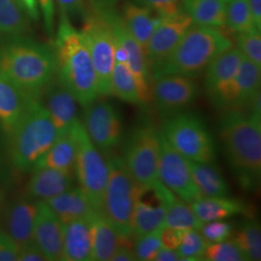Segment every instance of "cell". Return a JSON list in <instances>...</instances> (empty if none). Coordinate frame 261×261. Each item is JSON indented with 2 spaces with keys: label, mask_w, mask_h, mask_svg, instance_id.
Returning <instances> with one entry per match:
<instances>
[{
  "label": "cell",
  "mask_w": 261,
  "mask_h": 261,
  "mask_svg": "<svg viewBox=\"0 0 261 261\" xmlns=\"http://www.w3.org/2000/svg\"><path fill=\"white\" fill-rule=\"evenodd\" d=\"M219 136L228 166L240 188L256 191L261 179V116L242 110H225Z\"/></svg>",
  "instance_id": "1"
},
{
  "label": "cell",
  "mask_w": 261,
  "mask_h": 261,
  "mask_svg": "<svg viewBox=\"0 0 261 261\" xmlns=\"http://www.w3.org/2000/svg\"><path fill=\"white\" fill-rule=\"evenodd\" d=\"M56 76L83 107L98 99L97 76L81 30L60 12L55 41Z\"/></svg>",
  "instance_id": "2"
},
{
  "label": "cell",
  "mask_w": 261,
  "mask_h": 261,
  "mask_svg": "<svg viewBox=\"0 0 261 261\" xmlns=\"http://www.w3.org/2000/svg\"><path fill=\"white\" fill-rule=\"evenodd\" d=\"M6 38L0 45V72L28 93L41 96L56 77L55 48L24 35Z\"/></svg>",
  "instance_id": "3"
},
{
  "label": "cell",
  "mask_w": 261,
  "mask_h": 261,
  "mask_svg": "<svg viewBox=\"0 0 261 261\" xmlns=\"http://www.w3.org/2000/svg\"><path fill=\"white\" fill-rule=\"evenodd\" d=\"M233 43L223 30L193 24L173 51L152 72V81L165 75L196 77Z\"/></svg>",
  "instance_id": "4"
},
{
  "label": "cell",
  "mask_w": 261,
  "mask_h": 261,
  "mask_svg": "<svg viewBox=\"0 0 261 261\" xmlns=\"http://www.w3.org/2000/svg\"><path fill=\"white\" fill-rule=\"evenodd\" d=\"M58 133L41 98L30 105L9 135L10 158L19 170H32L55 142Z\"/></svg>",
  "instance_id": "5"
},
{
  "label": "cell",
  "mask_w": 261,
  "mask_h": 261,
  "mask_svg": "<svg viewBox=\"0 0 261 261\" xmlns=\"http://www.w3.org/2000/svg\"><path fill=\"white\" fill-rule=\"evenodd\" d=\"M108 165V182L101 211L111 222L123 241L133 236L132 217L140 185L132 176L121 156L114 150L103 153Z\"/></svg>",
  "instance_id": "6"
},
{
  "label": "cell",
  "mask_w": 261,
  "mask_h": 261,
  "mask_svg": "<svg viewBox=\"0 0 261 261\" xmlns=\"http://www.w3.org/2000/svg\"><path fill=\"white\" fill-rule=\"evenodd\" d=\"M122 159L140 186H155L159 178L161 134L150 121H141L123 138Z\"/></svg>",
  "instance_id": "7"
},
{
  "label": "cell",
  "mask_w": 261,
  "mask_h": 261,
  "mask_svg": "<svg viewBox=\"0 0 261 261\" xmlns=\"http://www.w3.org/2000/svg\"><path fill=\"white\" fill-rule=\"evenodd\" d=\"M160 132L168 143L194 162H213L216 143L204 121L193 112H180L165 118Z\"/></svg>",
  "instance_id": "8"
},
{
  "label": "cell",
  "mask_w": 261,
  "mask_h": 261,
  "mask_svg": "<svg viewBox=\"0 0 261 261\" xmlns=\"http://www.w3.org/2000/svg\"><path fill=\"white\" fill-rule=\"evenodd\" d=\"M73 133L75 142L74 172L80 188L89 197L95 210L101 211L109 175L106 159L80 120L73 126Z\"/></svg>",
  "instance_id": "9"
},
{
  "label": "cell",
  "mask_w": 261,
  "mask_h": 261,
  "mask_svg": "<svg viewBox=\"0 0 261 261\" xmlns=\"http://www.w3.org/2000/svg\"><path fill=\"white\" fill-rule=\"evenodd\" d=\"M93 62L99 96L112 95L111 84L114 66V37L112 28L97 10H88L81 30Z\"/></svg>",
  "instance_id": "10"
},
{
  "label": "cell",
  "mask_w": 261,
  "mask_h": 261,
  "mask_svg": "<svg viewBox=\"0 0 261 261\" xmlns=\"http://www.w3.org/2000/svg\"><path fill=\"white\" fill-rule=\"evenodd\" d=\"M97 10L112 28L114 41L123 48L127 56V65L136 81L140 106H146L152 101V75L144 50L126 28L120 13L113 6Z\"/></svg>",
  "instance_id": "11"
},
{
  "label": "cell",
  "mask_w": 261,
  "mask_h": 261,
  "mask_svg": "<svg viewBox=\"0 0 261 261\" xmlns=\"http://www.w3.org/2000/svg\"><path fill=\"white\" fill-rule=\"evenodd\" d=\"M242 54L231 47L221 54L205 70V90L211 103L221 110H233L235 77L242 61Z\"/></svg>",
  "instance_id": "12"
},
{
  "label": "cell",
  "mask_w": 261,
  "mask_h": 261,
  "mask_svg": "<svg viewBox=\"0 0 261 261\" xmlns=\"http://www.w3.org/2000/svg\"><path fill=\"white\" fill-rule=\"evenodd\" d=\"M84 129L102 153L115 149L123 140L121 113L111 102L97 101L84 106Z\"/></svg>",
  "instance_id": "13"
},
{
  "label": "cell",
  "mask_w": 261,
  "mask_h": 261,
  "mask_svg": "<svg viewBox=\"0 0 261 261\" xmlns=\"http://www.w3.org/2000/svg\"><path fill=\"white\" fill-rule=\"evenodd\" d=\"M158 172L161 182L187 203L191 204L202 196L194 181L189 160L174 149L162 134Z\"/></svg>",
  "instance_id": "14"
},
{
  "label": "cell",
  "mask_w": 261,
  "mask_h": 261,
  "mask_svg": "<svg viewBox=\"0 0 261 261\" xmlns=\"http://www.w3.org/2000/svg\"><path fill=\"white\" fill-rule=\"evenodd\" d=\"M175 196L162 182L155 186L140 185L132 217L133 236L138 237L161 228L168 204Z\"/></svg>",
  "instance_id": "15"
},
{
  "label": "cell",
  "mask_w": 261,
  "mask_h": 261,
  "mask_svg": "<svg viewBox=\"0 0 261 261\" xmlns=\"http://www.w3.org/2000/svg\"><path fill=\"white\" fill-rule=\"evenodd\" d=\"M151 93L158 112L166 118L194 103L200 89L194 77L165 75L153 79Z\"/></svg>",
  "instance_id": "16"
},
{
  "label": "cell",
  "mask_w": 261,
  "mask_h": 261,
  "mask_svg": "<svg viewBox=\"0 0 261 261\" xmlns=\"http://www.w3.org/2000/svg\"><path fill=\"white\" fill-rule=\"evenodd\" d=\"M194 21L183 11L179 14L161 17L146 49V58L152 72L176 47Z\"/></svg>",
  "instance_id": "17"
},
{
  "label": "cell",
  "mask_w": 261,
  "mask_h": 261,
  "mask_svg": "<svg viewBox=\"0 0 261 261\" xmlns=\"http://www.w3.org/2000/svg\"><path fill=\"white\" fill-rule=\"evenodd\" d=\"M64 224L43 201L38 202V212L33 231L35 244L47 260H62Z\"/></svg>",
  "instance_id": "18"
},
{
  "label": "cell",
  "mask_w": 261,
  "mask_h": 261,
  "mask_svg": "<svg viewBox=\"0 0 261 261\" xmlns=\"http://www.w3.org/2000/svg\"><path fill=\"white\" fill-rule=\"evenodd\" d=\"M39 98L41 96L28 93L0 72V125L8 136Z\"/></svg>",
  "instance_id": "19"
},
{
  "label": "cell",
  "mask_w": 261,
  "mask_h": 261,
  "mask_svg": "<svg viewBox=\"0 0 261 261\" xmlns=\"http://www.w3.org/2000/svg\"><path fill=\"white\" fill-rule=\"evenodd\" d=\"M46 100L43 103L58 134L71 130L77 121L76 100L57 76L45 87Z\"/></svg>",
  "instance_id": "20"
},
{
  "label": "cell",
  "mask_w": 261,
  "mask_h": 261,
  "mask_svg": "<svg viewBox=\"0 0 261 261\" xmlns=\"http://www.w3.org/2000/svg\"><path fill=\"white\" fill-rule=\"evenodd\" d=\"M56 217L68 224L77 220L89 219L95 211L89 197L81 188H71L58 196L44 200Z\"/></svg>",
  "instance_id": "21"
},
{
  "label": "cell",
  "mask_w": 261,
  "mask_h": 261,
  "mask_svg": "<svg viewBox=\"0 0 261 261\" xmlns=\"http://www.w3.org/2000/svg\"><path fill=\"white\" fill-rule=\"evenodd\" d=\"M38 212V202L19 200L14 202L5 217V232L19 245L24 247L33 243V231Z\"/></svg>",
  "instance_id": "22"
},
{
  "label": "cell",
  "mask_w": 261,
  "mask_h": 261,
  "mask_svg": "<svg viewBox=\"0 0 261 261\" xmlns=\"http://www.w3.org/2000/svg\"><path fill=\"white\" fill-rule=\"evenodd\" d=\"M91 231V260L110 261L123 239L102 211L89 218Z\"/></svg>",
  "instance_id": "23"
},
{
  "label": "cell",
  "mask_w": 261,
  "mask_h": 261,
  "mask_svg": "<svg viewBox=\"0 0 261 261\" xmlns=\"http://www.w3.org/2000/svg\"><path fill=\"white\" fill-rule=\"evenodd\" d=\"M27 191L32 198L44 201L71 189L74 183L73 173H67L54 168L33 169Z\"/></svg>",
  "instance_id": "24"
},
{
  "label": "cell",
  "mask_w": 261,
  "mask_h": 261,
  "mask_svg": "<svg viewBox=\"0 0 261 261\" xmlns=\"http://www.w3.org/2000/svg\"><path fill=\"white\" fill-rule=\"evenodd\" d=\"M120 16L130 35L140 44L146 56L150 38L158 25L161 17L153 11L135 2L125 3Z\"/></svg>",
  "instance_id": "25"
},
{
  "label": "cell",
  "mask_w": 261,
  "mask_h": 261,
  "mask_svg": "<svg viewBox=\"0 0 261 261\" xmlns=\"http://www.w3.org/2000/svg\"><path fill=\"white\" fill-rule=\"evenodd\" d=\"M197 218L204 224L212 221H222L232 216L250 214L242 200L224 196H201L191 203Z\"/></svg>",
  "instance_id": "26"
},
{
  "label": "cell",
  "mask_w": 261,
  "mask_h": 261,
  "mask_svg": "<svg viewBox=\"0 0 261 261\" xmlns=\"http://www.w3.org/2000/svg\"><path fill=\"white\" fill-rule=\"evenodd\" d=\"M63 261L91 260V231L89 219L64 224Z\"/></svg>",
  "instance_id": "27"
},
{
  "label": "cell",
  "mask_w": 261,
  "mask_h": 261,
  "mask_svg": "<svg viewBox=\"0 0 261 261\" xmlns=\"http://www.w3.org/2000/svg\"><path fill=\"white\" fill-rule=\"evenodd\" d=\"M75 142L73 127L71 130L58 134L49 149L38 160L33 169L48 168L67 173L74 172Z\"/></svg>",
  "instance_id": "28"
},
{
  "label": "cell",
  "mask_w": 261,
  "mask_h": 261,
  "mask_svg": "<svg viewBox=\"0 0 261 261\" xmlns=\"http://www.w3.org/2000/svg\"><path fill=\"white\" fill-rule=\"evenodd\" d=\"M261 67L243 56L235 77V107L233 110L248 111L253 100L260 95Z\"/></svg>",
  "instance_id": "29"
},
{
  "label": "cell",
  "mask_w": 261,
  "mask_h": 261,
  "mask_svg": "<svg viewBox=\"0 0 261 261\" xmlns=\"http://www.w3.org/2000/svg\"><path fill=\"white\" fill-rule=\"evenodd\" d=\"M183 11L195 24L223 30L225 25V0H183Z\"/></svg>",
  "instance_id": "30"
},
{
  "label": "cell",
  "mask_w": 261,
  "mask_h": 261,
  "mask_svg": "<svg viewBox=\"0 0 261 261\" xmlns=\"http://www.w3.org/2000/svg\"><path fill=\"white\" fill-rule=\"evenodd\" d=\"M189 160V159H188ZM191 172L202 196H224L229 188L221 169L213 162H194L189 160Z\"/></svg>",
  "instance_id": "31"
},
{
  "label": "cell",
  "mask_w": 261,
  "mask_h": 261,
  "mask_svg": "<svg viewBox=\"0 0 261 261\" xmlns=\"http://www.w3.org/2000/svg\"><path fill=\"white\" fill-rule=\"evenodd\" d=\"M111 91L112 95H114L121 101L140 106L137 84L127 63L114 61Z\"/></svg>",
  "instance_id": "32"
},
{
  "label": "cell",
  "mask_w": 261,
  "mask_h": 261,
  "mask_svg": "<svg viewBox=\"0 0 261 261\" xmlns=\"http://www.w3.org/2000/svg\"><path fill=\"white\" fill-rule=\"evenodd\" d=\"M28 28L27 14L16 0H0V34L24 35Z\"/></svg>",
  "instance_id": "33"
},
{
  "label": "cell",
  "mask_w": 261,
  "mask_h": 261,
  "mask_svg": "<svg viewBox=\"0 0 261 261\" xmlns=\"http://www.w3.org/2000/svg\"><path fill=\"white\" fill-rule=\"evenodd\" d=\"M247 260L261 259V229L259 223L251 219L244 222L233 237Z\"/></svg>",
  "instance_id": "34"
},
{
  "label": "cell",
  "mask_w": 261,
  "mask_h": 261,
  "mask_svg": "<svg viewBox=\"0 0 261 261\" xmlns=\"http://www.w3.org/2000/svg\"><path fill=\"white\" fill-rule=\"evenodd\" d=\"M225 25L234 34L260 30L254 23L247 0L225 1Z\"/></svg>",
  "instance_id": "35"
},
{
  "label": "cell",
  "mask_w": 261,
  "mask_h": 261,
  "mask_svg": "<svg viewBox=\"0 0 261 261\" xmlns=\"http://www.w3.org/2000/svg\"><path fill=\"white\" fill-rule=\"evenodd\" d=\"M202 224L203 223L195 214L191 204L176 196L168 204L163 226L199 230Z\"/></svg>",
  "instance_id": "36"
},
{
  "label": "cell",
  "mask_w": 261,
  "mask_h": 261,
  "mask_svg": "<svg viewBox=\"0 0 261 261\" xmlns=\"http://www.w3.org/2000/svg\"><path fill=\"white\" fill-rule=\"evenodd\" d=\"M209 244L198 229L191 228L187 229L176 251L181 260H203V254Z\"/></svg>",
  "instance_id": "37"
},
{
  "label": "cell",
  "mask_w": 261,
  "mask_h": 261,
  "mask_svg": "<svg viewBox=\"0 0 261 261\" xmlns=\"http://www.w3.org/2000/svg\"><path fill=\"white\" fill-rule=\"evenodd\" d=\"M203 260L246 261L247 258L233 239L210 243L203 254Z\"/></svg>",
  "instance_id": "38"
},
{
  "label": "cell",
  "mask_w": 261,
  "mask_h": 261,
  "mask_svg": "<svg viewBox=\"0 0 261 261\" xmlns=\"http://www.w3.org/2000/svg\"><path fill=\"white\" fill-rule=\"evenodd\" d=\"M236 35V47L244 57L261 67V31L238 33Z\"/></svg>",
  "instance_id": "39"
},
{
  "label": "cell",
  "mask_w": 261,
  "mask_h": 261,
  "mask_svg": "<svg viewBox=\"0 0 261 261\" xmlns=\"http://www.w3.org/2000/svg\"><path fill=\"white\" fill-rule=\"evenodd\" d=\"M161 228L136 237L133 249L137 260L153 261L156 253L163 246L160 237Z\"/></svg>",
  "instance_id": "40"
},
{
  "label": "cell",
  "mask_w": 261,
  "mask_h": 261,
  "mask_svg": "<svg viewBox=\"0 0 261 261\" xmlns=\"http://www.w3.org/2000/svg\"><path fill=\"white\" fill-rule=\"evenodd\" d=\"M182 1L183 0H134L135 3L148 8L162 18L183 12Z\"/></svg>",
  "instance_id": "41"
},
{
  "label": "cell",
  "mask_w": 261,
  "mask_h": 261,
  "mask_svg": "<svg viewBox=\"0 0 261 261\" xmlns=\"http://www.w3.org/2000/svg\"><path fill=\"white\" fill-rule=\"evenodd\" d=\"M199 231L209 243L222 242L229 239L232 233V226L222 221H212L202 224Z\"/></svg>",
  "instance_id": "42"
},
{
  "label": "cell",
  "mask_w": 261,
  "mask_h": 261,
  "mask_svg": "<svg viewBox=\"0 0 261 261\" xmlns=\"http://www.w3.org/2000/svg\"><path fill=\"white\" fill-rule=\"evenodd\" d=\"M20 247L8 234L0 230V261H18Z\"/></svg>",
  "instance_id": "43"
},
{
  "label": "cell",
  "mask_w": 261,
  "mask_h": 261,
  "mask_svg": "<svg viewBox=\"0 0 261 261\" xmlns=\"http://www.w3.org/2000/svg\"><path fill=\"white\" fill-rule=\"evenodd\" d=\"M186 230L183 228L171 226H162L160 237L163 247L176 250L182 242Z\"/></svg>",
  "instance_id": "44"
},
{
  "label": "cell",
  "mask_w": 261,
  "mask_h": 261,
  "mask_svg": "<svg viewBox=\"0 0 261 261\" xmlns=\"http://www.w3.org/2000/svg\"><path fill=\"white\" fill-rule=\"evenodd\" d=\"M57 4L59 11L70 17L83 18L86 15L88 9H86L85 0H54Z\"/></svg>",
  "instance_id": "45"
},
{
  "label": "cell",
  "mask_w": 261,
  "mask_h": 261,
  "mask_svg": "<svg viewBox=\"0 0 261 261\" xmlns=\"http://www.w3.org/2000/svg\"><path fill=\"white\" fill-rule=\"evenodd\" d=\"M38 7L40 14L44 20V25L46 32L51 36L55 32V1L54 0H37Z\"/></svg>",
  "instance_id": "46"
},
{
  "label": "cell",
  "mask_w": 261,
  "mask_h": 261,
  "mask_svg": "<svg viewBox=\"0 0 261 261\" xmlns=\"http://www.w3.org/2000/svg\"><path fill=\"white\" fill-rule=\"evenodd\" d=\"M18 261H47V257L33 243L21 247Z\"/></svg>",
  "instance_id": "47"
},
{
  "label": "cell",
  "mask_w": 261,
  "mask_h": 261,
  "mask_svg": "<svg viewBox=\"0 0 261 261\" xmlns=\"http://www.w3.org/2000/svg\"><path fill=\"white\" fill-rule=\"evenodd\" d=\"M20 8L31 19L38 20L41 17L40 10L38 7L37 0H16Z\"/></svg>",
  "instance_id": "48"
},
{
  "label": "cell",
  "mask_w": 261,
  "mask_h": 261,
  "mask_svg": "<svg viewBox=\"0 0 261 261\" xmlns=\"http://www.w3.org/2000/svg\"><path fill=\"white\" fill-rule=\"evenodd\" d=\"M137 260L136 254L133 247L121 244L116 252L112 255L111 261H133Z\"/></svg>",
  "instance_id": "49"
},
{
  "label": "cell",
  "mask_w": 261,
  "mask_h": 261,
  "mask_svg": "<svg viewBox=\"0 0 261 261\" xmlns=\"http://www.w3.org/2000/svg\"><path fill=\"white\" fill-rule=\"evenodd\" d=\"M181 260L180 255L178 254L176 250L168 249L163 247L159 250L153 261H178Z\"/></svg>",
  "instance_id": "50"
},
{
  "label": "cell",
  "mask_w": 261,
  "mask_h": 261,
  "mask_svg": "<svg viewBox=\"0 0 261 261\" xmlns=\"http://www.w3.org/2000/svg\"><path fill=\"white\" fill-rule=\"evenodd\" d=\"M256 28L261 30V0H247Z\"/></svg>",
  "instance_id": "51"
},
{
  "label": "cell",
  "mask_w": 261,
  "mask_h": 261,
  "mask_svg": "<svg viewBox=\"0 0 261 261\" xmlns=\"http://www.w3.org/2000/svg\"><path fill=\"white\" fill-rule=\"evenodd\" d=\"M89 4L91 5V8L94 9H100L109 6H114L115 3H117L119 0H87Z\"/></svg>",
  "instance_id": "52"
},
{
  "label": "cell",
  "mask_w": 261,
  "mask_h": 261,
  "mask_svg": "<svg viewBox=\"0 0 261 261\" xmlns=\"http://www.w3.org/2000/svg\"><path fill=\"white\" fill-rule=\"evenodd\" d=\"M225 1H226V0H225Z\"/></svg>",
  "instance_id": "53"
}]
</instances>
